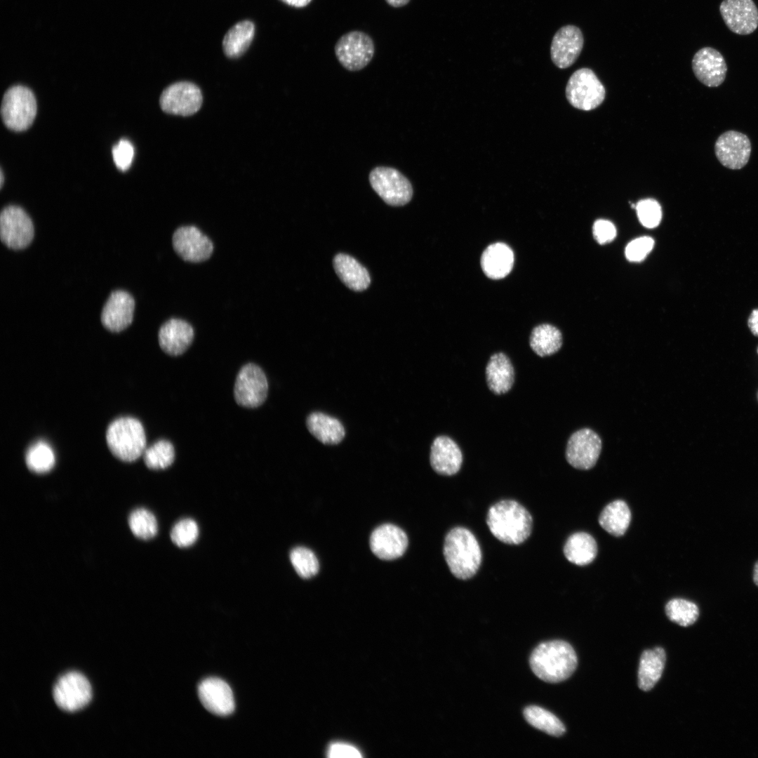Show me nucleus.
I'll return each instance as SVG.
<instances>
[{"label": "nucleus", "mask_w": 758, "mask_h": 758, "mask_svg": "<svg viewBox=\"0 0 758 758\" xmlns=\"http://www.w3.org/2000/svg\"><path fill=\"white\" fill-rule=\"evenodd\" d=\"M752 581L758 587V559L754 562L752 569Z\"/></svg>", "instance_id": "48"}, {"label": "nucleus", "mask_w": 758, "mask_h": 758, "mask_svg": "<svg viewBox=\"0 0 758 758\" xmlns=\"http://www.w3.org/2000/svg\"><path fill=\"white\" fill-rule=\"evenodd\" d=\"M36 114L34 95L28 88L18 85L8 88L4 95L1 114L10 129L22 131L33 123Z\"/></svg>", "instance_id": "5"}, {"label": "nucleus", "mask_w": 758, "mask_h": 758, "mask_svg": "<svg viewBox=\"0 0 758 758\" xmlns=\"http://www.w3.org/2000/svg\"><path fill=\"white\" fill-rule=\"evenodd\" d=\"M306 425L310 434L324 444H338L345 435L340 420L321 412L310 413L307 418Z\"/></svg>", "instance_id": "27"}, {"label": "nucleus", "mask_w": 758, "mask_h": 758, "mask_svg": "<svg viewBox=\"0 0 758 758\" xmlns=\"http://www.w3.org/2000/svg\"><path fill=\"white\" fill-rule=\"evenodd\" d=\"M665 613L671 621L681 626L688 627L698 620L700 611L694 602L682 598H675L667 603Z\"/></svg>", "instance_id": "36"}, {"label": "nucleus", "mask_w": 758, "mask_h": 758, "mask_svg": "<svg viewBox=\"0 0 758 758\" xmlns=\"http://www.w3.org/2000/svg\"><path fill=\"white\" fill-rule=\"evenodd\" d=\"M34 234L33 222L20 206L4 207L0 215V238L8 248L20 250L32 242Z\"/></svg>", "instance_id": "10"}, {"label": "nucleus", "mask_w": 758, "mask_h": 758, "mask_svg": "<svg viewBox=\"0 0 758 758\" xmlns=\"http://www.w3.org/2000/svg\"><path fill=\"white\" fill-rule=\"evenodd\" d=\"M529 344L533 351L540 357L552 355L559 350L562 335L555 326L543 324L535 327L530 335Z\"/></svg>", "instance_id": "32"}, {"label": "nucleus", "mask_w": 758, "mask_h": 758, "mask_svg": "<svg viewBox=\"0 0 758 758\" xmlns=\"http://www.w3.org/2000/svg\"><path fill=\"white\" fill-rule=\"evenodd\" d=\"M640 222L647 228H653L658 225L662 218V210L657 201L646 199L639 201L635 206Z\"/></svg>", "instance_id": "40"}, {"label": "nucleus", "mask_w": 758, "mask_h": 758, "mask_svg": "<svg viewBox=\"0 0 758 758\" xmlns=\"http://www.w3.org/2000/svg\"><path fill=\"white\" fill-rule=\"evenodd\" d=\"M159 102L166 113L190 116L199 109L202 95L195 84L180 81L167 87L161 93Z\"/></svg>", "instance_id": "13"}, {"label": "nucleus", "mask_w": 758, "mask_h": 758, "mask_svg": "<svg viewBox=\"0 0 758 758\" xmlns=\"http://www.w3.org/2000/svg\"><path fill=\"white\" fill-rule=\"evenodd\" d=\"M385 1L394 8H399L406 6L410 0H385Z\"/></svg>", "instance_id": "47"}, {"label": "nucleus", "mask_w": 758, "mask_h": 758, "mask_svg": "<svg viewBox=\"0 0 758 758\" xmlns=\"http://www.w3.org/2000/svg\"><path fill=\"white\" fill-rule=\"evenodd\" d=\"M25 463L30 471L44 474L53 469L55 463V457L52 448L48 443L38 441L27 451Z\"/></svg>", "instance_id": "34"}, {"label": "nucleus", "mask_w": 758, "mask_h": 758, "mask_svg": "<svg viewBox=\"0 0 758 758\" xmlns=\"http://www.w3.org/2000/svg\"><path fill=\"white\" fill-rule=\"evenodd\" d=\"M289 557L294 569L302 578H310L318 573L319 561L310 549L296 547L291 551Z\"/></svg>", "instance_id": "38"}, {"label": "nucleus", "mask_w": 758, "mask_h": 758, "mask_svg": "<svg viewBox=\"0 0 758 758\" xmlns=\"http://www.w3.org/2000/svg\"><path fill=\"white\" fill-rule=\"evenodd\" d=\"M128 525L133 534L142 540L154 538L158 531L155 516L145 508L133 510L129 515Z\"/></svg>", "instance_id": "37"}, {"label": "nucleus", "mask_w": 758, "mask_h": 758, "mask_svg": "<svg viewBox=\"0 0 758 758\" xmlns=\"http://www.w3.org/2000/svg\"><path fill=\"white\" fill-rule=\"evenodd\" d=\"M408 546V537L399 527L385 524L376 528L370 537L373 553L383 560L395 559L404 554Z\"/></svg>", "instance_id": "20"}, {"label": "nucleus", "mask_w": 758, "mask_h": 758, "mask_svg": "<svg viewBox=\"0 0 758 758\" xmlns=\"http://www.w3.org/2000/svg\"><path fill=\"white\" fill-rule=\"evenodd\" d=\"M3 183H4V173H3L2 171H1V187H2Z\"/></svg>", "instance_id": "49"}, {"label": "nucleus", "mask_w": 758, "mask_h": 758, "mask_svg": "<svg viewBox=\"0 0 758 758\" xmlns=\"http://www.w3.org/2000/svg\"><path fill=\"white\" fill-rule=\"evenodd\" d=\"M593 234L598 243L604 244L613 240L616 236V229L611 222L600 219L593 225Z\"/></svg>", "instance_id": "43"}, {"label": "nucleus", "mask_w": 758, "mask_h": 758, "mask_svg": "<svg viewBox=\"0 0 758 758\" xmlns=\"http://www.w3.org/2000/svg\"><path fill=\"white\" fill-rule=\"evenodd\" d=\"M198 694L204 707L214 714L227 716L234 710L232 689L219 678L210 677L203 680L198 686Z\"/></svg>", "instance_id": "21"}, {"label": "nucleus", "mask_w": 758, "mask_h": 758, "mask_svg": "<svg viewBox=\"0 0 758 758\" xmlns=\"http://www.w3.org/2000/svg\"><path fill=\"white\" fill-rule=\"evenodd\" d=\"M605 88L595 73L589 68H580L570 77L566 87V97L575 108L589 111L599 107L605 98Z\"/></svg>", "instance_id": "6"}, {"label": "nucleus", "mask_w": 758, "mask_h": 758, "mask_svg": "<svg viewBox=\"0 0 758 758\" xmlns=\"http://www.w3.org/2000/svg\"><path fill=\"white\" fill-rule=\"evenodd\" d=\"M172 243L176 253L187 262L205 261L213 251L211 239L195 226L178 228L173 235Z\"/></svg>", "instance_id": "14"}, {"label": "nucleus", "mask_w": 758, "mask_h": 758, "mask_svg": "<svg viewBox=\"0 0 758 758\" xmlns=\"http://www.w3.org/2000/svg\"><path fill=\"white\" fill-rule=\"evenodd\" d=\"M748 326L751 332L758 336V309L754 310L748 319Z\"/></svg>", "instance_id": "45"}, {"label": "nucleus", "mask_w": 758, "mask_h": 758, "mask_svg": "<svg viewBox=\"0 0 758 758\" xmlns=\"http://www.w3.org/2000/svg\"><path fill=\"white\" fill-rule=\"evenodd\" d=\"M194 332L187 321L171 319L160 327L158 339L161 350L171 356L183 354L191 345Z\"/></svg>", "instance_id": "22"}, {"label": "nucleus", "mask_w": 758, "mask_h": 758, "mask_svg": "<svg viewBox=\"0 0 758 758\" xmlns=\"http://www.w3.org/2000/svg\"><path fill=\"white\" fill-rule=\"evenodd\" d=\"M666 660L663 649L646 650L641 656L638 671V685L644 691H650L662 676Z\"/></svg>", "instance_id": "28"}, {"label": "nucleus", "mask_w": 758, "mask_h": 758, "mask_svg": "<svg viewBox=\"0 0 758 758\" xmlns=\"http://www.w3.org/2000/svg\"><path fill=\"white\" fill-rule=\"evenodd\" d=\"M134 156V148L126 139L120 140L112 148V157L117 167L126 171L131 166Z\"/></svg>", "instance_id": "42"}, {"label": "nucleus", "mask_w": 758, "mask_h": 758, "mask_svg": "<svg viewBox=\"0 0 758 758\" xmlns=\"http://www.w3.org/2000/svg\"><path fill=\"white\" fill-rule=\"evenodd\" d=\"M601 450V440L598 434L590 428H583L570 437L566 458L573 467L587 470L595 465Z\"/></svg>", "instance_id": "12"}, {"label": "nucleus", "mask_w": 758, "mask_h": 758, "mask_svg": "<svg viewBox=\"0 0 758 758\" xmlns=\"http://www.w3.org/2000/svg\"><path fill=\"white\" fill-rule=\"evenodd\" d=\"M255 34V25L250 20H243L232 26L222 40L225 54L231 58L241 55L249 47Z\"/></svg>", "instance_id": "31"}, {"label": "nucleus", "mask_w": 758, "mask_h": 758, "mask_svg": "<svg viewBox=\"0 0 758 758\" xmlns=\"http://www.w3.org/2000/svg\"><path fill=\"white\" fill-rule=\"evenodd\" d=\"M565 557L578 566L591 563L597 554V545L594 538L585 532H577L571 535L564 546Z\"/></svg>", "instance_id": "29"}, {"label": "nucleus", "mask_w": 758, "mask_h": 758, "mask_svg": "<svg viewBox=\"0 0 758 758\" xmlns=\"http://www.w3.org/2000/svg\"><path fill=\"white\" fill-rule=\"evenodd\" d=\"M584 44L582 31L575 25L561 27L554 34L550 46V57L560 69L571 66L580 55Z\"/></svg>", "instance_id": "17"}, {"label": "nucleus", "mask_w": 758, "mask_h": 758, "mask_svg": "<svg viewBox=\"0 0 758 758\" xmlns=\"http://www.w3.org/2000/svg\"><path fill=\"white\" fill-rule=\"evenodd\" d=\"M719 12L726 27L735 34H750L758 27V8L753 0H723Z\"/></svg>", "instance_id": "16"}, {"label": "nucleus", "mask_w": 758, "mask_h": 758, "mask_svg": "<svg viewBox=\"0 0 758 758\" xmlns=\"http://www.w3.org/2000/svg\"><path fill=\"white\" fill-rule=\"evenodd\" d=\"M524 717L530 725L548 735L559 737L566 732L563 723L552 713L542 707L528 706L524 710Z\"/></svg>", "instance_id": "33"}, {"label": "nucleus", "mask_w": 758, "mask_h": 758, "mask_svg": "<svg viewBox=\"0 0 758 758\" xmlns=\"http://www.w3.org/2000/svg\"><path fill=\"white\" fill-rule=\"evenodd\" d=\"M142 455L145 464L149 469L164 470L173 463L175 449L169 441L161 439L145 448Z\"/></svg>", "instance_id": "35"}, {"label": "nucleus", "mask_w": 758, "mask_h": 758, "mask_svg": "<svg viewBox=\"0 0 758 758\" xmlns=\"http://www.w3.org/2000/svg\"><path fill=\"white\" fill-rule=\"evenodd\" d=\"M333 267L341 281L354 291L366 290L371 278L367 270L353 257L338 253L333 258Z\"/></svg>", "instance_id": "25"}, {"label": "nucleus", "mask_w": 758, "mask_h": 758, "mask_svg": "<svg viewBox=\"0 0 758 758\" xmlns=\"http://www.w3.org/2000/svg\"><path fill=\"white\" fill-rule=\"evenodd\" d=\"M268 383L262 368L249 363L239 371L234 387L236 402L245 408H257L267 399Z\"/></svg>", "instance_id": "11"}, {"label": "nucleus", "mask_w": 758, "mask_h": 758, "mask_svg": "<svg viewBox=\"0 0 758 758\" xmlns=\"http://www.w3.org/2000/svg\"><path fill=\"white\" fill-rule=\"evenodd\" d=\"M631 520V512L627 503L621 500L608 504L601 511L599 523L609 533L619 537L627 531Z\"/></svg>", "instance_id": "30"}, {"label": "nucleus", "mask_w": 758, "mask_h": 758, "mask_svg": "<svg viewBox=\"0 0 758 758\" xmlns=\"http://www.w3.org/2000/svg\"><path fill=\"white\" fill-rule=\"evenodd\" d=\"M369 182L373 190L388 205L401 206L413 197V187L408 179L396 168L378 166L369 174Z\"/></svg>", "instance_id": "7"}, {"label": "nucleus", "mask_w": 758, "mask_h": 758, "mask_svg": "<svg viewBox=\"0 0 758 758\" xmlns=\"http://www.w3.org/2000/svg\"><path fill=\"white\" fill-rule=\"evenodd\" d=\"M106 441L111 453L124 462L136 460L146 448L143 425L132 417H121L112 422L107 430Z\"/></svg>", "instance_id": "4"}, {"label": "nucleus", "mask_w": 758, "mask_h": 758, "mask_svg": "<svg viewBox=\"0 0 758 758\" xmlns=\"http://www.w3.org/2000/svg\"><path fill=\"white\" fill-rule=\"evenodd\" d=\"M486 524L495 538L508 545H519L530 536L533 519L529 512L513 500H503L491 505Z\"/></svg>", "instance_id": "1"}, {"label": "nucleus", "mask_w": 758, "mask_h": 758, "mask_svg": "<svg viewBox=\"0 0 758 758\" xmlns=\"http://www.w3.org/2000/svg\"><path fill=\"white\" fill-rule=\"evenodd\" d=\"M280 1H281L282 2H284V4L290 6H293V7H295V8H302V7H305V6H307L311 2L312 0H280Z\"/></svg>", "instance_id": "46"}, {"label": "nucleus", "mask_w": 758, "mask_h": 758, "mask_svg": "<svg viewBox=\"0 0 758 758\" xmlns=\"http://www.w3.org/2000/svg\"><path fill=\"white\" fill-rule=\"evenodd\" d=\"M529 664L533 672L541 680L559 683L573 674L578 658L571 644L554 640L540 644L531 654Z\"/></svg>", "instance_id": "2"}, {"label": "nucleus", "mask_w": 758, "mask_h": 758, "mask_svg": "<svg viewBox=\"0 0 758 758\" xmlns=\"http://www.w3.org/2000/svg\"><path fill=\"white\" fill-rule=\"evenodd\" d=\"M199 536V527L192 519L178 521L172 528L171 538L179 547H187L195 543Z\"/></svg>", "instance_id": "39"}, {"label": "nucleus", "mask_w": 758, "mask_h": 758, "mask_svg": "<svg viewBox=\"0 0 758 758\" xmlns=\"http://www.w3.org/2000/svg\"><path fill=\"white\" fill-rule=\"evenodd\" d=\"M444 557L451 573L460 580L472 578L478 571L482 553L474 535L465 527L451 529L445 536Z\"/></svg>", "instance_id": "3"}, {"label": "nucleus", "mask_w": 758, "mask_h": 758, "mask_svg": "<svg viewBox=\"0 0 758 758\" xmlns=\"http://www.w3.org/2000/svg\"><path fill=\"white\" fill-rule=\"evenodd\" d=\"M692 69L699 81L708 87H717L725 80L727 65L722 53L712 47L698 50L692 59Z\"/></svg>", "instance_id": "19"}, {"label": "nucleus", "mask_w": 758, "mask_h": 758, "mask_svg": "<svg viewBox=\"0 0 758 758\" xmlns=\"http://www.w3.org/2000/svg\"><path fill=\"white\" fill-rule=\"evenodd\" d=\"M430 465L439 474L451 476L456 474L463 463V455L458 444L447 436H439L431 446Z\"/></svg>", "instance_id": "23"}, {"label": "nucleus", "mask_w": 758, "mask_h": 758, "mask_svg": "<svg viewBox=\"0 0 758 758\" xmlns=\"http://www.w3.org/2000/svg\"><path fill=\"white\" fill-rule=\"evenodd\" d=\"M335 54L343 67L359 71L368 65L375 53L372 38L361 31H351L341 36L335 45Z\"/></svg>", "instance_id": "8"}, {"label": "nucleus", "mask_w": 758, "mask_h": 758, "mask_svg": "<svg viewBox=\"0 0 758 758\" xmlns=\"http://www.w3.org/2000/svg\"><path fill=\"white\" fill-rule=\"evenodd\" d=\"M486 378L489 390L496 394L507 392L514 382V367L507 355L493 354L486 367Z\"/></svg>", "instance_id": "26"}, {"label": "nucleus", "mask_w": 758, "mask_h": 758, "mask_svg": "<svg viewBox=\"0 0 758 758\" xmlns=\"http://www.w3.org/2000/svg\"><path fill=\"white\" fill-rule=\"evenodd\" d=\"M514 265V253L504 243L489 245L481 257V266L485 275L492 279L505 277Z\"/></svg>", "instance_id": "24"}, {"label": "nucleus", "mask_w": 758, "mask_h": 758, "mask_svg": "<svg viewBox=\"0 0 758 758\" xmlns=\"http://www.w3.org/2000/svg\"><path fill=\"white\" fill-rule=\"evenodd\" d=\"M654 241L649 237H642L632 240L625 248V255L632 262L644 260L652 250Z\"/></svg>", "instance_id": "41"}, {"label": "nucleus", "mask_w": 758, "mask_h": 758, "mask_svg": "<svg viewBox=\"0 0 758 758\" xmlns=\"http://www.w3.org/2000/svg\"><path fill=\"white\" fill-rule=\"evenodd\" d=\"M328 755L332 758H359L360 752L354 746L346 743H335L328 748Z\"/></svg>", "instance_id": "44"}, {"label": "nucleus", "mask_w": 758, "mask_h": 758, "mask_svg": "<svg viewBox=\"0 0 758 758\" xmlns=\"http://www.w3.org/2000/svg\"><path fill=\"white\" fill-rule=\"evenodd\" d=\"M135 300L128 292L122 290L111 293L101 312V323L112 332L126 329L133 321Z\"/></svg>", "instance_id": "18"}, {"label": "nucleus", "mask_w": 758, "mask_h": 758, "mask_svg": "<svg viewBox=\"0 0 758 758\" xmlns=\"http://www.w3.org/2000/svg\"><path fill=\"white\" fill-rule=\"evenodd\" d=\"M751 142L744 133L727 131L721 134L714 144V152L718 161L732 170L741 169L748 162L751 154Z\"/></svg>", "instance_id": "15"}, {"label": "nucleus", "mask_w": 758, "mask_h": 758, "mask_svg": "<svg viewBox=\"0 0 758 758\" xmlns=\"http://www.w3.org/2000/svg\"><path fill=\"white\" fill-rule=\"evenodd\" d=\"M53 696L56 705L67 712L83 709L91 700L92 688L81 673L71 671L61 675L55 682Z\"/></svg>", "instance_id": "9"}]
</instances>
